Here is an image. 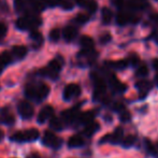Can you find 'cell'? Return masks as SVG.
I'll use <instances>...</instances> for the list:
<instances>
[{
    "label": "cell",
    "instance_id": "1",
    "mask_svg": "<svg viewBox=\"0 0 158 158\" xmlns=\"http://www.w3.org/2000/svg\"><path fill=\"white\" fill-rule=\"evenodd\" d=\"M50 94V87H48L46 84L42 83V84H38V85H27L25 89V95L27 98L35 101H42L44 100Z\"/></svg>",
    "mask_w": 158,
    "mask_h": 158
},
{
    "label": "cell",
    "instance_id": "2",
    "mask_svg": "<svg viewBox=\"0 0 158 158\" xmlns=\"http://www.w3.org/2000/svg\"><path fill=\"white\" fill-rule=\"evenodd\" d=\"M63 64L64 59L60 56L56 57V58H54L53 60L50 61V64H48V67L45 69L42 70V74L51 77L52 80H56L58 77L61 68H63Z\"/></svg>",
    "mask_w": 158,
    "mask_h": 158
},
{
    "label": "cell",
    "instance_id": "3",
    "mask_svg": "<svg viewBox=\"0 0 158 158\" xmlns=\"http://www.w3.org/2000/svg\"><path fill=\"white\" fill-rule=\"evenodd\" d=\"M40 133L37 129H27V130H22L17 131V132L13 133L11 140L15 142H19V143H24V142H31L35 141L39 138Z\"/></svg>",
    "mask_w": 158,
    "mask_h": 158
},
{
    "label": "cell",
    "instance_id": "4",
    "mask_svg": "<svg viewBox=\"0 0 158 158\" xmlns=\"http://www.w3.org/2000/svg\"><path fill=\"white\" fill-rule=\"evenodd\" d=\"M41 23L42 22L38 17L28 15V16L19 17L15 22V25H16L17 29L19 30H28V29H31V28H37Z\"/></svg>",
    "mask_w": 158,
    "mask_h": 158
},
{
    "label": "cell",
    "instance_id": "5",
    "mask_svg": "<svg viewBox=\"0 0 158 158\" xmlns=\"http://www.w3.org/2000/svg\"><path fill=\"white\" fill-rule=\"evenodd\" d=\"M124 137H125V135H124V129L122 128V127H117L113 132L103 135V137L99 140V144L110 143V144H114V145L121 144Z\"/></svg>",
    "mask_w": 158,
    "mask_h": 158
},
{
    "label": "cell",
    "instance_id": "6",
    "mask_svg": "<svg viewBox=\"0 0 158 158\" xmlns=\"http://www.w3.org/2000/svg\"><path fill=\"white\" fill-rule=\"evenodd\" d=\"M82 104H77V106H73V108L66 110L61 113V119L64 121V124L67 125H75L77 124V116L80 114V108Z\"/></svg>",
    "mask_w": 158,
    "mask_h": 158
},
{
    "label": "cell",
    "instance_id": "7",
    "mask_svg": "<svg viewBox=\"0 0 158 158\" xmlns=\"http://www.w3.org/2000/svg\"><path fill=\"white\" fill-rule=\"evenodd\" d=\"M43 143L45 144L46 146L52 148H59L61 145H63V140L59 137H57L55 133H53L52 131H45L43 135Z\"/></svg>",
    "mask_w": 158,
    "mask_h": 158
},
{
    "label": "cell",
    "instance_id": "8",
    "mask_svg": "<svg viewBox=\"0 0 158 158\" xmlns=\"http://www.w3.org/2000/svg\"><path fill=\"white\" fill-rule=\"evenodd\" d=\"M81 95V87L77 84H68L66 87L64 88L63 92V98L64 101H71V100L75 99Z\"/></svg>",
    "mask_w": 158,
    "mask_h": 158
},
{
    "label": "cell",
    "instance_id": "9",
    "mask_svg": "<svg viewBox=\"0 0 158 158\" xmlns=\"http://www.w3.org/2000/svg\"><path fill=\"white\" fill-rule=\"evenodd\" d=\"M106 83H108L109 87L112 89L113 93H116V94H124V93L127 90V86L124 83L119 82L114 74L109 75Z\"/></svg>",
    "mask_w": 158,
    "mask_h": 158
},
{
    "label": "cell",
    "instance_id": "10",
    "mask_svg": "<svg viewBox=\"0 0 158 158\" xmlns=\"http://www.w3.org/2000/svg\"><path fill=\"white\" fill-rule=\"evenodd\" d=\"M135 88H137L138 93H139L140 99H145L148 93L152 90L153 84L148 80H140L139 82L135 83Z\"/></svg>",
    "mask_w": 158,
    "mask_h": 158
},
{
    "label": "cell",
    "instance_id": "11",
    "mask_svg": "<svg viewBox=\"0 0 158 158\" xmlns=\"http://www.w3.org/2000/svg\"><path fill=\"white\" fill-rule=\"evenodd\" d=\"M17 111H19V115L25 119H28V118H30V117H32L33 113H35L33 106L28 101H24V100L19 103V106H17Z\"/></svg>",
    "mask_w": 158,
    "mask_h": 158
},
{
    "label": "cell",
    "instance_id": "12",
    "mask_svg": "<svg viewBox=\"0 0 158 158\" xmlns=\"http://www.w3.org/2000/svg\"><path fill=\"white\" fill-rule=\"evenodd\" d=\"M96 112L94 111H87V112H80L79 116L77 119V124L75 126H86L87 124L92 123L95 121Z\"/></svg>",
    "mask_w": 158,
    "mask_h": 158
},
{
    "label": "cell",
    "instance_id": "13",
    "mask_svg": "<svg viewBox=\"0 0 158 158\" xmlns=\"http://www.w3.org/2000/svg\"><path fill=\"white\" fill-rule=\"evenodd\" d=\"M54 114V109L51 106H45L43 109H41V111L38 114V123L39 124H43L46 121L51 119L53 117Z\"/></svg>",
    "mask_w": 158,
    "mask_h": 158
},
{
    "label": "cell",
    "instance_id": "14",
    "mask_svg": "<svg viewBox=\"0 0 158 158\" xmlns=\"http://www.w3.org/2000/svg\"><path fill=\"white\" fill-rule=\"evenodd\" d=\"M15 122V118L13 116V114L8 110V109H2L0 111V123L2 124H6L8 126H11L13 125Z\"/></svg>",
    "mask_w": 158,
    "mask_h": 158
},
{
    "label": "cell",
    "instance_id": "15",
    "mask_svg": "<svg viewBox=\"0 0 158 158\" xmlns=\"http://www.w3.org/2000/svg\"><path fill=\"white\" fill-rule=\"evenodd\" d=\"M99 129H100V125L94 121V122H92V123L87 124L86 126H84L83 135L86 138H92L97 131H99Z\"/></svg>",
    "mask_w": 158,
    "mask_h": 158
},
{
    "label": "cell",
    "instance_id": "16",
    "mask_svg": "<svg viewBox=\"0 0 158 158\" xmlns=\"http://www.w3.org/2000/svg\"><path fill=\"white\" fill-rule=\"evenodd\" d=\"M85 144V140H84L83 135H74L69 139L68 141V146L70 148H82Z\"/></svg>",
    "mask_w": 158,
    "mask_h": 158
},
{
    "label": "cell",
    "instance_id": "17",
    "mask_svg": "<svg viewBox=\"0 0 158 158\" xmlns=\"http://www.w3.org/2000/svg\"><path fill=\"white\" fill-rule=\"evenodd\" d=\"M138 21H139V19H138L137 17L125 14V13H119L116 16V23L121 26L126 25V24H128V23H137Z\"/></svg>",
    "mask_w": 158,
    "mask_h": 158
},
{
    "label": "cell",
    "instance_id": "18",
    "mask_svg": "<svg viewBox=\"0 0 158 158\" xmlns=\"http://www.w3.org/2000/svg\"><path fill=\"white\" fill-rule=\"evenodd\" d=\"M77 29L73 26H67L63 30V37L66 41L71 42L77 38Z\"/></svg>",
    "mask_w": 158,
    "mask_h": 158
},
{
    "label": "cell",
    "instance_id": "19",
    "mask_svg": "<svg viewBox=\"0 0 158 158\" xmlns=\"http://www.w3.org/2000/svg\"><path fill=\"white\" fill-rule=\"evenodd\" d=\"M144 148H145V152L148 153V155H150L153 158H158V148L148 139L143 140Z\"/></svg>",
    "mask_w": 158,
    "mask_h": 158
},
{
    "label": "cell",
    "instance_id": "20",
    "mask_svg": "<svg viewBox=\"0 0 158 158\" xmlns=\"http://www.w3.org/2000/svg\"><path fill=\"white\" fill-rule=\"evenodd\" d=\"M106 64L111 69L122 71V70H125L127 67L129 66V63L128 60H117V61H108V63H106Z\"/></svg>",
    "mask_w": 158,
    "mask_h": 158
},
{
    "label": "cell",
    "instance_id": "21",
    "mask_svg": "<svg viewBox=\"0 0 158 158\" xmlns=\"http://www.w3.org/2000/svg\"><path fill=\"white\" fill-rule=\"evenodd\" d=\"M27 48L24 45H15L12 48V55L17 59H23L27 55Z\"/></svg>",
    "mask_w": 158,
    "mask_h": 158
},
{
    "label": "cell",
    "instance_id": "22",
    "mask_svg": "<svg viewBox=\"0 0 158 158\" xmlns=\"http://www.w3.org/2000/svg\"><path fill=\"white\" fill-rule=\"evenodd\" d=\"M137 141H138V138L135 137V135H125V137L123 138L121 145L123 146L124 148H131L132 146L135 145Z\"/></svg>",
    "mask_w": 158,
    "mask_h": 158
},
{
    "label": "cell",
    "instance_id": "23",
    "mask_svg": "<svg viewBox=\"0 0 158 158\" xmlns=\"http://www.w3.org/2000/svg\"><path fill=\"white\" fill-rule=\"evenodd\" d=\"M12 59H13V55L11 53L3 52L2 54H0V73L2 72L4 67L12 63Z\"/></svg>",
    "mask_w": 158,
    "mask_h": 158
},
{
    "label": "cell",
    "instance_id": "24",
    "mask_svg": "<svg viewBox=\"0 0 158 158\" xmlns=\"http://www.w3.org/2000/svg\"><path fill=\"white\" fill-rule=\"evenodd\" d=\"M80 44H81L83 50H93L95 45L94 40L90 37H88V35H83V37L80 39Z\"/></svg>",
    "mask_w": 158,
    "mask_h": 158
},
{
    "label": "cell",
    "instance_id": "25",
    "mask_svg": "<svg viewBox=\"0 0 158 158\" xmlns=\"http://www.w3.org/2000/svg\"><path fill=\"white\" fill-rule=\"evenodd\" d=\"M64 121L61 119V117L59 118V117H52V118L50 119V126L52 129H54V130L56 131H60L64 129Z\"/></svg>",
    "mask_w": 158,
    "mask_h": 158
},
{
    "label": "cell",
    "instance_id": "26",
    "mask_svg": "<svg viewBox=\"0 0 158 158\" xmlns=\"http://www.w3.org/2000/svg\"><path fill=\"white\" fill-rule=\"evenodd\" d=\"M101 19L103 24H110L113 19V13L110 9L103 8L101 10Z\"/></svg>",
    "mask_w": 158,
    "mask_h": 158
},
{
    "label": "cell",
    "instance_id": "27",
    "mask_svg": "<svg viewBox=\"0 0 158 158\" xmlns=\"http://www.w3.org/2000/svg\"><path fill=\"white\" fill-rule=\"evenodd\" d=\"M83 6L88 11V12L93 14V13H95L96 11H97L98 4H97V2H96L95 0H85Z\"/></svg>",
    "mask_w": 158,
    "mask_h": 158
},
{
    "label": "cell",
    "instance_id": "28",
    "mask_svg": "<svg viewBox=\"0 0 158 158\" xmlns=\"http://www.w3.org/2000/svg\"><path fill=\"white\" fill-rule=\"evenodd\" d=\"M117 115H118L119 121H121L122 123H129V122L131 121V114L126 108L124 109V110H122L119 113H117Z\"/></svg>",
    "mask_w": 158,
    "mask_h": 158
},
{
    "label": "cell",
    "instance_id": "29",
    "mask_svg": "<svg viewBox=\"0 0 158 158\" xmlns=\"http://www.w3.org/2000/svg\"><path fill=\"white\" fill-rule=\"evenodd\" d=\"M148 74V68L145 64H141V66H138L137 71H135V75L140 79H144Z\"/></svg>",
    "mask_w": 158,
    "mask_h": 158
},
{
    "label": "cell",
    "instance_id": "30",
    "mask_svg": "<svg viewBox=\"0 0 158 158\" xmlns=\"http://www.w3.org/2000/svg\"><path fill=\"white\" fill-rule=\"evenodd\" d=\"M48 38H50L51 41L57 42L60 39V30H59L58 28H53L50 31V33H48Z\"/></svg>",
    "mask_w": 158,
    "mask_h": 158
},
{
    "label": "cell",
    "instance_id": "31",
    "mask_svg": "<svg viewBox=\"0 0 158 158\" xmlns=\"http://www.w3.org/2000/svg\"><path fill=\"white\" fill-rule=\"evenodd\" d=\"M30 39H32V41H35V43L40 44L43 41V38H42V33L39 32L38 30H32L30 33Z\"/></svg>",
    "mask_w": 158,
    "mask_h": 158
},
{
    "label": "cell",
    "instance_id": "32",
    "mask_svg": "<svg viewBox=\"0 0 158 158\" xmlns=\"http://www.w3.org/2000/svg\"><path fill=\"white\" fill-rule=\"evenodd\" d=\"M14 8L17 12H23L26 8V1L25 0H15L14 1Z\"/></svg>",
    "mask_w": 158,
    "mask_h": 158
},
{
    "label": "cell",
    "instance_id": "33",
    "mask_svg": "<svg viewBox=\"0 0 158 158\" xmlns=\"http://www.w3.org/2000/svg\"><path fill=\"white\" fill-rule=\"evenodd\" d=\"M88 21H89V17L85 14H79V15H77L74 19L75 23L80 24V25H84V24H86Z\"/></svg>",
    "mask_w": 158,
    "mask_h": 158
},
{
    "label": "cell",
    "instance_id": "34",
    "mask_svg": "<svg viewBox=\"0 0 158 158\" xmlns=\"http://www.w3.org/2000/svg\"><path fill=\"white\" fill-rule=\"evenodd\" d=\"M128 63L130 66H132V67H138L140 64V58L137 56V55H131L128 59Z\"/></svg>",
    "mask_w": 158,
    "mask_h": 158
},
{
    "label": "cell",
    "instance_id": "35",
    "mask_svg": "<svg viewBox=\"0 0 158 158\" xmlns=\"http://www.w3.org/2000/svg\"><path fill=\"white\" fill-rule=\"evenodd\" d=\"M111 40H112V37L110 35V33H104L100 37L99 41L101 44H108L109 42H111Z\"/></svg>",
    "mask_w": 158,
    "mask_h": 158
},
{
    "label": "cell",
    "instance_id": "36",
    "mask_svg": "<svg viewBox=\"0 0 158 158\" xmlns=\"http://www.w3.org/2000/svg\"><path fill=\"white\" fill-rule=\"evenodd\" d=\"M43 2L46 4V6H61V2H63V0H43Z\"/></svg>",
    "mask_w": 158,
    "mask_h": 158
},
{
    "label": "cell",
    "instance_id": "37",
    "mask_svg": "<svg viewBox=\"0 0 158 158\" xmlns=\"http://www.w3.org/2000/svg\"><path fill=\"white\" fill-rule=\"evenodd\" d=\"M6 31H8V28H6V25H4L3 23H0V40L6 35Z\"/></svg>",
    "mask_w": 158,
    "mask_h": 158
},
{
    "label": "cell",
    "instance_id": "38",
    "mask_svg": "<svg viewBox=\"0 0 158 158\" xmlns=\"http://www.w3.org/2000/svg\"><path fill=\"white\" fill-rule=\"evenodd\" d=\"M61 8H64V10H71V9L73 8V4L71 3L70 1H67V0H63V2H61Z\"/></svg>",
    "mask_w": 158,
    "mask_h": 158
},
{
    "label": "cell",
    "instance_id": "39",
    "mask_svg": "<svg viewBox=\"0 0 158 158\" xmlns=\"http://www.w3.org/2000/svg\"><path fill=\"white\" fill-rule=\"evenodd\" d=\"M151 21L158 27V13H155V14L151 15Z\"/></svg>",
    "mask_w": 158,
    "mask_h": 158
},
{
    "label": "cell",
    "instance_id": "40",
    "mask_svg": "<svg viewBox=\"0 0 158 158\" xmlns=\"http://www.w3.org/2000/svg\"><path fill=\"white\" fill-rule=\"evenodd\" d=\"M112 3L114 4L115 6H117V8H121L124 4V0H113Z\"/></svg>",
    "mask_w": 158,
    "mask_h": 158
},
{
    "label": "cell",
    "instance_id": "41",
    "mask_svg": "<svg viewBox=\"0 0 158 158\" xmlns=\"http://www.w3.org/2000/svg\"><path fill=\"white\" fill-rule=\"evenodd\" d=\"M152 66H153V68H154L155 70L158 72V59H154V60H153Z\"/></svg>",
    "mask_w": 158,
    "mask_h": 158
},
{
    "label": "cell",
    "instance_id": "42",
    "mask_svg": "<svg viewBox=\"0 0 158 158\" xmlns=\"http://www.w3.org/2000/svg\"><path fill=\"white\" fill-rule=\"evenodd\" d=\"M28 158H41L38 154H31L30 156H28Z\"/></svg>",
    "mask_w": 158,
    "mask_h": 158
},
{
    "label": "cell",
    "instance_id": "43",
    "mask_svg": "<svg viewBox=\"0 0 158 158\" xmlns=\"http://www.w3.org/2000/svg\"><path fill=\"white\" fill-rule=\"evenodd\" d=\"M155 84L158 86V73L156 74V77H155Z\"/></svg>",
    "mask_w": 158,
    "mask_h": 158
},
{
    "label": "cell",
    "instance_id": "44",
    "mask_svg": "<svg viewBox=\"0 0 158 158\" xmlns=\"http://www.w3.org/2000/svg\"><path fill=\"white\" fill-rule=\"evenodd\" d=\"M2 138H3V133H2V131L0 130V141L2 140Z\"/></svg>",
    "mask_w": 158,
    "mask_h": 158
},
{
    "label": "cell",
    "instance_id": "45",
    "mask_svg": "<svg viewBox=\"0 0 158 158\" xmlns=\"http://www.w3.org/2000/svg\"><path fill=\"white\" fill-rule=\"evenodd\" d=\"M156 41H157V42H158V39H156Z\"/></svg>",
    "mask_w": 158,
    "mask_h": 158
}]
</instances>
